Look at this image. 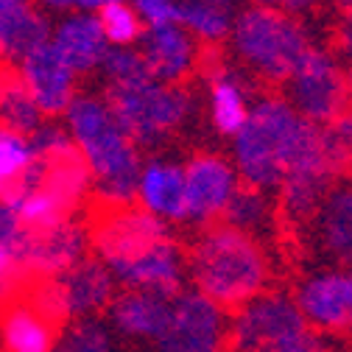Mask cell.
<instances>
[{
  "label": "cell",
  "mask_w": 352,
  "mask_h": 352,
  "mask_svg": "<svg viewBox=\"0 0 352 352\" xmlns=\"http://www.w3.org/2000/svg\"><path fill=\"white\" fill-rule=\"evenodd\" d=\"M185 257L193 291L212 299L227 314L254 294L272 288L274 266L263 238L235 230L224 221L201 227Z\"/></svg>",
  "instance_id": "obj_1"
},
{
  "label": "cell",
  "mask_w": 352,
  "mask_h": 352,
  "mask_svg": "<svg viewBox=\"0 0 352 352\" xmlns=\"http://www.w3.org/2000/svg\"><path fill=\"white\" fill-rule=\"evenodd\" d=\"M65 129L90 168L96 196L107 207L131 204L140 173V148L118 123L112 107L101 96H73L65 109Z\"/></svg>",
  "instance_id": "obj_2"
},
{
  "label": "cell",
  "mask_w": 352,
  "mask_h": 352,
  "mask_svg": "<svg viewBox=\"0 0 352 352\" xmlns=\"http://www.w3.org/2000/svg\"><path fill=\"white\" fill-rule=\"evenodd\" d=\"M314 129L316 123L305 120L285 96L257 98L232 135V165L241 182L274 193L291 157Z\"/></svg>",
  "instance_id": "obj_3"
},
{
  "label": "cell",
  "mask_w": 352,
  "mask_h": 352,
  "mask_svg": "<svg viewBox=\"0 0 352 352\" xmlns=\"http://www.w3.org/2000/svg\"><path fill=\"white\" fill-rule=\"evenodd\" d=\"M107 101L138 148L162 146L193 112V96L188 87L168 84L154 76L129 87H109Z\"/></svg>",
  "instance_id": "obj_4"
},
{
  "label": "cell",
  "mask_w": 352,
  "mask_h": 352,
  "mask_svg": "<svg viewBox=\"0 0 352 352\" xmlns=\"http://www.w3.org/2000/svg\"><path fill=\"white\" fill-rule=\"evenodd\" d=\"M232 45L246 70L269 84H283L311 42L288 12L257 3L232 23Z\"/></svg>",
  "instance_id": "obj_5"
},
{
  "label": "cell",
  "mask_w": 352,
  "mask_h": 352,
  "mask_svg": "<svg viewBox=\"0 0 352 352\" xmlns=\"http://www.w3.org/2000/svg\"><path fill=\"white\" fill-rule=\"evenodd\" d=\"M305 330L307 322L294 294L266 288L227 316V352H266Z\"/></svg>",
  "instance_id": "obj_6"
},
{
  "label": "cell",
  "mask_w": 352,
  "mask_h": 352,
  "mask_svg": "<svg viewBox=\"0 0 352 352\" xmlns=\"http://www.w3.org/2000/svg\"><path fill=\"white\" fill-rule=\"evenodd\" d=\"M283 84H285V98L291 101V107L305 120H311L316 126L330 123L352 104L346 70L324 48L307 45Z\"/></svg>",
  "instance_id": "obj_7"
},
{
  "label": "cell",
  "mask_w": 352,
  "mask_h": 352,
  "mask_svg": "<svg viewBox=\"0 0 352 352\" xmlns=\"http://www.w3.org/2000/svg\"><path fill=\"white\" fill-rule=\"evenodd\" d=\"M338 173L333 162L327 160L319 138V126L302 140L296 154L291 157L283 179L277 185V212L288 218L291 224H307V218L314 215L324 193L333 188Z\"/></svg>",
  "instance_id": "obj_8"
},
{
  "label": "cell",
  "mask_w": 352,
  "mask_h": 352,
  "mask_svg": "<svg viewBox=\"0 0 352 352\" xmlns=\"http://www.w3.org/2000/svg\"><path fill=\"white\" fill-rule=\"evenodd\" d=\"M154 344L157 352H227V311L199 291H179Z\"/></svg>",
  "instance_id": "obj_9"
},
{
  "label": "cell",
  "mask_w": 352,
  "mask_h": 352,
  "mask_svg": "<svg viewBox=\"0 0 352 352\" xmlns=\"http://www.w3.org/2000/svg\"><path fill=\"white\" fill-rule=\"evenodd\" d=\"M294 299L307 327L322 336H352V266L319 269L299 280Z\"/></svg>",
  "instance_id": "obj_10"
},
{
  "label": "cell",
  "mask_w": 352,
  "mask_h": 352,
  "mask_svg": "<svg viewBox=\"0 0 352 352\" xmlns=\"http://www.w3.org/2000/svg\"><path fill=\"white\" fill-rule=\"evenodd\" d=\"M170 235H173L170 224L162 221V218L151 215L143 207L120 204V207H107V212L93 227L90 241H93L98 260H104L107 269H112L118 263L138 257L140 252H146L148 246H154Z\"/></svg>",
  "instance_id": "obj_11"
},
{
  "label": "cell",
  "mask_w": 352,
  "mask_h": 352,
  "mask_svg": "<svg viewBox=\"0 0 352 352\" xmlns=\"http://www.w3.org/2000/svg\"><path fill=\"white\" fill-rule=\"evenodd\" d=\"M182 168H185V218H182V224L207 227V224L218 221L230 196L241 185L235 165L221 154L201 151V154L190 157Z\"/></svg>",
  "instance_id": "obj_12"
},
{
  "label": "cell",
  "mask_w": 352,
  "mask_h": 352,
  "mask_svg": "<svg viewBox=\"0 0 352 352\" xmlns=\"http://www.w3.org/2000/svg\"><path fill=\"white\" fill-rule=\"evenodd\" d=\"M20 78L25 90L31 93L34 104L45 118L65 115L67 104L76 96V70L65 62V56L54 48V42H42L34 51L17 59Z\"/></svg>",
  "instance_id": "obj_13"
},
{
  "label": "cell",
  "mask_w": 352,
  "mask_h": 352,
  "mask_svg": "<svg viewBox=\"0 0 352 352\" xmlns=\"http://www.w3.org/2000/svg\"><path fill=\"white\" fill-rule=\"evenodd\" d=\"M109 272L115 283L123 288H146L165 296H176L179 291H185V283H188V257H185V249L170 235L148 246L138 257L118 263Z\"/></svg>",
  "instance_id": "obj_14"
},
{
  "label": "cell",
  "mask_w": 352,
  "mask_h": 352,
  "mask_svg": "<svg viewBox=\"0 0 352 352\" xmlns=\"http://www.w3.org/2000/svg\"><path fill=\"white\" fill-rule=\"evenodd\" d=\"M314 249L333 266H352V179L341 176L307 218Z\"/></svg>",
  "instance_id": "obj_15"
},
{
  "label": "cell",
  "mask_w": 352,
  "mask_h": 352,
  "mask_svg": "<svg viewBox=\"0 0 352 352\" xmlns=\"http://www.w3.org/2000/svg\"><path fill=\"white\" fill-rule=\"evenodd\" d=\"M84 252H87V232L76 221L65 218L56 227L39 232L31 230L20 254V266L23 274L31 277H59L84 257Z\"/></svg>",
  "instance_id": "obj_16"
},
{
  "label": "cell",
  "mask_w": 352,
  "mask_h": 352,
  "mask_svg": "<svg viewBox=\"0 0 352 352\" xmlns=\"http://www.w3.org/2000/svg\"><path fill=\"white\" fill-rule=\"evenodd\" d=\"M140 45L148 73L168 84H182L199 62L196 36L179 23L148 25L140 36Z\"/></svg>",
  "instance_id": "obj_17"
},
{
  "label": "cell",
  "mask_w": 352,
  "mask_h": 352,
  "mask_svg": "<svg viewBox=\"0 0 352 352\" xmlns=\"http://www.w3.org/2000/svg\"><path fill=\"white\" fill-rule=\"evenodd\" d=\"M170 299L146 288H123L107 305L109 327L123 338L135 341H157L170 316Z\"/></svg>",
  "instance_id": "obj_18"
},
{
  "label": "cell",
  "mask_w": 352,
  "mask_h": 352,
  "mask_svg": "<svg viewBox=\"0 0 352 352\" xmlns=\"http://www.w3.org/2000/svg\"><path fill=\"white\" fill-rule=\"evenodd\" d=\"M135 199L143 210L168 224H182L185 218V168L173 160L154 157L140 165Z\"/></svg>",
  "instance_id": "obj_19"
},
{
  "label": "cell",
  "mask_w": 352,
  "mask_h": 352,
  "mask_svg": "<svg viewBox=\"0 0 352 352\" xmlns=\"http://www.w3.org/2000/svg\"><path fill=\"white\" fill-rule=\"evenodd\" d=\"M249 81L246 76L224 62H212L207 73V93H210V120L218 135L232 138L243 126L252 98H249Z\"/></svg>",
  "instance_id": "obj_20"
},
{
  "label": "cell",
  "mask_w": 352,
  "mask_h": 352,
  "mask_svg": "<svg viewBox=\"0 0 352 352\" xmlns=\"http://www.w3.org/2000/svg\"><path fill=\"white\" fill-rule=\"evenodd\" d=\"M70 319L76 316H98L107 311L109 299L115 296V277L107 269V263L98 257H81L67 272L59 274Z\"/></svg>",
  "instance_id": "obj_21"
},
{
  "label": "cell",
  "mask_w": 352,
  "mask_h": 352,
  "mask_svg": "<svg viewBox=\"0 0 352 352\" xmlns=\"http://www.w3.org/2000/svg\"><path fill=\"white\" fill-rule=\"evenodd\" d=\"M51 42L76 73L96 70L109 48L96 12H78V14L65 17L51 31Z\"/></svg>",
  "instance_id": "obj_22"
},
{
  "label": "cell",
  "mask_w": 352,
  "mask_h": 352,
  "mask_svg": "<svg viewBox=\"0 0 352 352\" xmlns=\"http://www.w3.org/2000/svg\"><path fill=\"white\" fill-rule=\"evenodd\" d=\"M51 23L42 17L34 0H0V56L20 59L51 39Z\"/></svg>",
  "instance_id": "obj_23"
},
{
  "label": "cell",
  "mask_w": 352,
  "mask_h": 352,
  "mask_svg": "<svg viewBox=\"0 0 352 352\" xmlns=\"http://www.w3.org/2000/svg\"><path fill=\"white\" fill-rule=\"evenodd\" d=\"M56 333V324L42 316L28 299L9 302L0 314L3 352H54Z\"/></svg>",
  "instance_id": "obj_24"
},
{
  "label": "cell",
  "mask_w": 352,
  "mask_h": 352,
  "mask_svg": "<svg viewBox=\"0 0 352 352\" xmlns=\"http://www.w3.org/2000/svg\"><path fill=\"white\" fill-rule=\"evenodd\" d=\"M218 221H224L235 230H243L249 235H263V232H272L277 224V201L269 190L254 188L241 182L235 188V193L230 196L224 212Z\"/></svg>",
  "instance_id": "obj_25"
},
{
  "label": "cell",
  "mask_w": 352,
  "mask_h": 352,
  "mask_svg": "<svg viewBox=\"0 0 352 352\" xmlns=\"http://www.w3.org/2000/svg\"><path fill=\"white\" fill-rule=\"evenodd\" d=\"M232 23V0H179V25L204 42H221Z\"/></svg>",
  "instance_id": "obj_26"
},
{
  "label": "cell",
  "mask_w": 352,
  "mask_h": 352,
  "mask_svg": "<svg viewBox=\"0 0 352 352\" xmlns=\"http://www.w3.org/2000/svg\"><path fill=\"white\" fill-rule=\"evenodd\" d=\"M54 352H115V336L98 316H76L56 333Z\"/></svg>",
  "instance_id": "obj_27"
},
{
  "label": "cell",
  "mask_w": 352,
  "mask_h": 352,
  "mask_svg": "<svg viewBox=\"0 0 352 352\" xmlns=\"http://www.w3.org/2000/svg\"><path fill=\"white\" fill-rule=\"evenodd\" d=\"M42 118L45 115L34 104V98L25 90L20 76L0 78V120H3L6 129H14L20 135H31L42 123Z\"/></svg>",
  "instance_id": "obj_28"
},
{
  "label": "cell",
  "mask_w": 352,
  "mask_h": 352,
  "mask_svg": "<svg viewBox=\"0 0 352 352\" xmlns=\"http://www.w3.org/2000/svg\"><path fill=\"white\" fill-rule=\"evenodd\" d=\"M34 160L36 154L31 148L28 135H20L14 129L0 126V201L23 179Z\"/></svg>",
  "instance_id": "obj_29"
},
{
  "label": "cell",
  "mask_w": 352,
  "mask_h": 352,
  "mask_svg": "<svg viewBox=\"0 0 352 352\" xmlns=\"http://www.w3.org/2000/svg\"><path fill=\"white\" fill-rule=\"evenodd\" d=\"M98 67L109 87H129V84L151 78L143 54L135 51L131 45H109Z\"/></svg>",
  "instance_id": "obj_30"
},
{
  "label": "cell",
  "mask_w": 352,
  "mask_h": 352,
  "mask_svg": "<svg viewBox=\"0 0 352 352\" xmlns=\"http://www.w3.org/2000/svg\"><path fill=\"white\" fill-rule=\"evenodd\" d=\"M319 138L338 179L341 176H352V109H344L338 118L319 126Z\"/></svg>",
  "instance_id": "obj_31"
},
{
  "label": "cell",
  "mask_w": 352,
  "mask_h": 352,
  "mask_svg": "<svg viewBox=\"0 0 352 352\" xmlns=\"http://www.w3.org/2000/svg\"><path fill=\"white\" fill-rule=\"evenodd\" d=\"M98 20H101V28L109 45H135L146 31V23L135 12V6L126 3V0L107 3L104 9H98Z\"/></svg>",
  "instance_id": "obj_32"
},
{
  "label": "cell",
  "mask_w": 352,
  "mask_h": 352,
  "mask_svg": "<svg viewBox=\"0 0 352 352\" xmlns=\"http://www.w3.org/2000/svg\"><path fill=\"white\" fill-rule=\"evenodd\" d=\"M25 299L48 322H54L56 327H62L65 322H70L67 299H65V291H62L59 277H34V285H31V291H28Z\"/></svg>",
  "instance_id": "obj_33"
},
{
  "label": "cell",
  "mask_w": 352,
  "mask_h": 352,
  "mask_svg": "<svg viewBox=\"0 0 352 352\" xmlns=\"http://www.w3.org/2000/svg\"><path fill=\"white\" fill-rule=\"evenodd\" d=\"M131 6L146 25L179 23V0H131Z\"/></svg>",
  "instance_id": "obj_34"
},
{
  "label": "cell",
  "mask_w": 352,
  "mask_h": 352,
  "mask_svg": "<svg viewBox=\"0 0 352 352\" xmlns=\"http://www.w3.org/2000/svg\"><path fill=\"white\" fill-rule=\"evenodd\" d=\"M266 352H336V349L327 341V336L307 327L305 333H299V336H294V338H288V341H283Z\"/></svg>",
  "instance_id": "obj_35"
},
{
  "label": "cell",
  "mask_w": 352,
  "mask_h": 352,
  "mask_svg": "<svg viewBox=\"0 0 352 352\" xmlns=\"http://www.w3.org/2000/svg\"><path fill=\"white\" fill-rule=\"evenodd\" d=\"M28 235H31V230H25V227L17 221V215L12 212V207H9L6 201H0V238L17 249V257L23 254V246H25ZM20 269H23V266H20Z\"/></svg>",
  "instance_id": "obj_36"
},
{
  "label": "cell",
  "mask_w": 352,
  "mask_h": 352,
  "mask_svg": "<svg viewBox=\"0 0 352 352\" xmlns=\"http://www.w3.org/2000/svg\"><path fill=\"white\" fill-rule=\"evenodd\" d=\"M20 277H23V269H20L17 249H14L12 243H6L3 238H0V285L12 288Z\"/></svg>",
  "instance_id": "obj_37"
},
{
  "label": "cell",
  "mask_w": 352,
  "mask_h": 352,
  "mask_svg": "<svg viewBox=\"0 0 352 352\" xmlns=\"http://www.w3.org/2000/svg\"><path fill=\"white\" fill-rule=\"evenodd\" d=\"M341 54H344V62H346V81H349V98H352V25H346L341 31Z\"/></svg>",
  "instance_id": "obj_38"
},
{
  "label": "cell",
  "mask_w": 352,
  "mask_h": 352,
  "mask_svg": "<svg viewBox=\"0 0 352 352\" xmlns=\"http://www.w3.org/2000/svg\"><path fill=\"white\" fill-rule=\"evenodd\" d=\"M36 3L51 9V12H65V9H73L76 6V0H36Z\"/></svg>",
  "instance_id": "obj_39"
},
{
  "label": "cell",
  "mask_w": 352,
  "mask_h": 352,
  "mask_svg": "<svg viewBox=\"0 0 352 352\" xmlns=\"http://www.w3.org/2000/svg\"><path fill=\"white\" fill-rule=\"evenodd\" d=\"M107 3H118V0H76V6H78L81 12H98V9H104Z\"/></svg>",
  "instance_id": "obj_40"
},
{
  "label": "cell",
  "mask_w": 352,
  "mask_h": 352,
  "mask_svg": "<svg viewBox=\"0 0 352 352\" xmlns=\"http://www.w3.org/2000/svg\"><path fill=\"white\" fill-rule=\"evenodd\" d=\"M285 12L288 14H299V12H307V9H311L314 6V0H285Z\"/></svg>",
  "instance_id": "obj_41"
},
{
  "label": "cell",
  "mask_w": 352,
  "mask_h": 352,
  "mask_svg": "<svg viewBox=\"0 0 352 352\" xmlns=\"http://www.w3.org/2000/svg\"><path fill=\"white\" fill-rule=\"evenodd\" d=\"M338 6H341V12H344L346 23L352 25V0H338Z\"/></svg>",
  "instance_id": "obj_42"
},
{
  "label": "cell",
  "mask_w": 352,
  "mask_h": 352,
  "mask_svg": "<svg viewBox=\"0 0 352 352\" xmlns=\"http://www.w3.org/2000/svg\"><path fill=\"white\" fill-rule=\"evenodd\" d=\"M257 3H260V6H283L285 0H257Z\"/></svg>",
  "instance_id": "obj_43"
}]
</instances>
